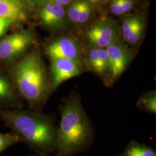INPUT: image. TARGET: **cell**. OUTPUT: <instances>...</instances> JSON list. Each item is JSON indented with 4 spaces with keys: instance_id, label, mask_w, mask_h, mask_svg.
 I'll return each mask as SVG.
<instances>
[{
    "instance_id": "6da1fadb",
    "label": "cell",
    "mask_w": 156,
    "mask_h": 156,
    "mask_svg": "<svg viewBox=\"0 0 156 156\" xmlns=\"http://www.w3.org/2000/svg\"><path fill=\"white\" fill-rule=\"evenodd\" d=\"M0 119L39 155L55 149L57 130L49 116L36 112L0 108Z\"/></svg>"
},
{
    "instance_id": "7a4b0ae2",
    "label": "cell",
    "mask_w": 156,
    "mask_h": 156,
    "mask_svg": "<svg viewBox=\"0 0 156 156\" xmlns=\"http://www.w3.org/2000/svg\"><path fill=\"white\" fill-rule=\"evenodd\" d=\"M61 116L56 135V156H70L88 144L91 138V128L77 97H71L66 101Z\"/></svg>"
},
{
    "instance_id": "3957f363",
    "label": "cell",
    "mask_w": 156,
    "mask_h": 156,
    "mask_svg": "<svg viewBox=\"0 0 156 156\" xmlns=\"http://www.w3.org/2000/svg\"><path fill=\"white\" fill-rule=\"evenodd\" d=\"M17 90L30 106L42 103L50 91V80L39 52L33 50L16 63L11 70Z\"/></svg>"
},
{
    "instance_id": "277c9868",
    "label": "cell",
    "mask_w": 156,
    "mask_h": 156,
    "mask_svg": "<svg viewBox=\"0 0 156 156\" xmlns=\"http://www.w3.org/2000/svg\"><path fill=\"white\" fill-rule=\"evenodd\" d=\"M79 37L84 46L106 48L122 39L117 21L108 14L96 17Z\"/></svg>"
},
{
    "instance_id": "5b68a950",
    "label": "cell",
    "mask_w": 156,
    "mask_h": 156,
    "mask_svg": "<svg viewBox=\"0 0 156 156\" xmlns=\"http://www.w3.org/2000/svg\"><path fill=\"white\" fill-rule=\"evenodd\" d=\"M50 59L64 58L84 62L85 46L81 38L71 31L60 33L45 47Z\"/></svg>"
},
{
    "instance_id": "8992f818",
    "label": "cell",
    "mask_w": 156,
    "mask_h": 156,
    "mask_svg": "<svg viewBox=\"0 0 156 156\" xmlns=\"http://www.w3.org/2000/svg\"><path fill=\"white\" fill-rule=\"evenodd\" d=\"M122 39L135 50L145 37L147 17L145 11H138L119 17L117 22Z\"/></svg>"
},
{
    "instance_id": "52a82bcc",
    "label": "cell",
    "mask_w": 156,
    "mask_h": 156,
    "mask_svg": "<svg viewBox=\"0 0 156 156\" xmlns=\"http://www.w3.org/2000/svg\"><path fill=\"white\" fill-rule=\"evenodd\" d=\"M35 40L34 28L11 34L0 41V60H11L22 55Z\"/></svg>"
},
{
    "instance_id": "ba28073f",
    "label": "cell",
    "mask_w": 156,
    "mask_h": 156,
    "mask_svg": "<svg viewBox=\"0 0 156 156\" xmlns=\"http://www.w3.org/2000/svg\"><path fill=\"white\" fill-rule=\"evenodd\" d=\"M50 91L64 82L78 76L86 71L84 62L64 58L50 59Z\"/></svg>"
},
{
    "instance_id": "9c48e42d",
    "label": "cell",
    "mask_w": 156,
    "mask_h": 156,
    "mask_svg": "<svg viewBox=\"0 0 156 156\" xmlns=\"http://www.w3.org/2000/svg\"><path fill=\"white\" fill-rule=\"evenodd\" d=\"M111 64V73L109 86H112L122 75L135 56V50L122 39L106 48Z\"/></svg>"
},
{
    "instance_id": "30bf717a",
    "label": "cell",
    "mask_w": 156,
    "mask_h": 156,
    "mask_svg": "<svg viewBox=\"0 0 156 156\" xmlns=\"http://www.w3.org/2000/svg\"><path fill=\"white\" fill-rule=\"evenodd\" d=\"M38 6L40 21L48 31L58 34L70 31L71 27L66 8L51 2Z\"/></svg>"
},
{
    "instance_id": "8fae6325",
    "label": "cell",
    "mask_w": 156,
    "mask_h": 156,
    "mask_svg": "<svg viewBox=\"0 0 156 156\" xmlns=\"http://www.w3.org/2000/svg\"><path fill=\"white\" fill-rule=\"evenodd\" d=\"M84 64L86 70L94 73L108 87L111 68L106 48L85 46Z\"/></svg>"
},
{
    "instance_id": "7c38bea8",
    "label": "cell",
    "mask_w": 156,
    "mask_h": 156,
    "mask_svg": "<svg viewBox=\"0 0 156 156\" xmlns=\"http://www.w3.org/2000/svg\"><path fill=\"white\" fill-rule=\"evenodd\" d=\"M66 8L71 30L79 36L94 20L98 12L84 0H76Z\"/></svg>"
},
{
    "instance_id": "4fadbf2b",
    "label": "cell",
    "mask_w": 156,
    "mask_h": 156,
    "mask_svg": "<svg viewBox=\"0 0 156 156\" xmlns=\"http://www.w3.org/2000/svg\"><path fill=\"white\" fill-rule=\"evenodd\" d=\"M0 17L21 23L27 21L28 14L21 0H0Z\"/></svg>"
},
{
    "instance_id": "5bb4252c",
    "label": "cell",
    "mask_w": 156,
    "mask_h": 156,
    "mask_svg": "<svg viewBox=\"0 0 156 156\" xmlns=\"http://www.w3.org/2000/svg\"><path fill=\"white\" fill-rule=\"evenodd\" d=\"M140 0H111L106 6L111 16L121 17L138 11Z\"/></svg>"
},
{
    "instance_id": "9a60e30c",
    "label": "cell",
    "mask_w": 156,
    "mask_h": 156,
    "mask_svg": "<svg viewBox=\"0 0 156 156\" xmlns=\"http://www.w3.org/2000/svg\"><path fill=\"white\" fill-rule=\"evenodd\" d=\"M16 90L12 79L0 73V102L9 104L15 102Z\"/></svg>"
},
{
    "instance_id": "2e32d148",
    "label": "cell",
    "mask_w": 156,
    "mask_h": 156,
    "mask_svg": "<svg viewBox=\"0 0 156 156\" xmlns=\"http://www.w3.org/2000/svg\"><path fill=\"white\" fill-rule=\"evenodd\" d=\"M138 107L152 113L156 112V93L155 90L148 91L141 95L137 101Z\"/></svg>"
},
{
    "instance_id": "e0dca14e",
    "label": "cell",
    "mask_w": 156,
    "mask_h": 156,
    "mask_svg": "<svg viewBox=\"0 0 156 156\" xmlns=\"http://www.w3.org/2000/svg\"><path fill=\"white\" fill-rule=\"evenodd\" d=\"M123 156H156V155L155 151L149 147L135 144L129 147Z\"/></svg>"
},
{
    "instance_id": "ac0fdd59",
    "label": "cell",
    "mask_w": 156,
    "mask_h": 156,
    "mask_svg": "<svg viewBox=\"0 0 156 156\" xmlns=\"http://www.w3.org/2000/svg\"><path fill=\"white\" fill-rule=\"evenodd\" d=\"M21 142L19 136L14 133L8 134L0 133V153L9 147Z\"/></svg>"
},
{
    "instance_id": "d6986e66",
    "label": "cell",
    "mask_w": 156,
    "mask_h": 156,
    "mask_svg": "<svg viewBox=\"0 0 156 156\" xmlns=\"http://www.w3.org/2000/svg\"><path fill=\"white\" fill-rule=\"evenodd\" d=\"M93 6L95 9L98 11H102L111 0H84Z\"/></svg>"
},
{
    "instance_id": "ffe728a7",
    "label": "cell",
    "mask_w": 156,
    "mask_h": 156,
    "mask_svg": "<svg viewBox=\"0 0 156 156\" xmlns=\"http://www.w3.org/2000/svg\"><path fill=\"white\" fill-rule=\"evenodd\" d=\"M13 23H14L9 19L0 17V37L5 33L8 29Z\"/></svg>"
},
{
    "instance_id": "44dd1931",
    "label": "cell",
    "mask_w": 156,
    "mask_h": 156,
    "mask_svg": "<svg viewBox=\"0 0 156 156\" xmlns=\"http://www.w3.org/2000/svg\"><path fill=\"white\" fill-rule=\"evenodd\" d=\"M76 0H50L49 2L66 8Z\"/></svg>"
},
{
    "instance_id": "7402d4cb",
    "label": "cell",
    "mask_w": 156,
    "mask_h": 156,
    "mask_svg": "<svg viewBox=\"0 0 156 156\" xmlns=\"http://www.w3.org/2000/svg\"><path fill=\"white\" fill-rule=\"evenodd\" d=\"M28 2L35 5L41 6L44 5L45 4L49 2L50 0H26Z\"/></svg>"
}]
</instances>
